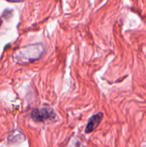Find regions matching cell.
Wrapping results in <instances>:
<instances>
[{
    "instance_id": "1",
    "label": "cell",
    "mask_w": 146,
    "mask_h": 147,
    "mask_svg": "<svg viewBox=\"0 0 146 147\" xmlns=\"http://www.w3.org/2000/svg\"><path fill=\"white\" fill-rule=\"evenodd\" d=\"M57 113L50 107H42L35 109L31 112V118L36 122L54 121Z\"/></svg>"
},
{
    "instance_id": "2",
    "label": "cell",
    "mask_w": 146,
    "mask_h": 147,
    "mask_svg": "<svg viewBox=\"0 0 146 147\" xmlns=\"http://www.w3.org/2000/svg\"><path fill=\"white\" fill-rule=\"evenodd\" d=\"M103 119V113L102 112H99V113L94 114L90 117V119L88 120L87 124L85 128V131L86 134H89L92 132L97 126L100 125L101 123L102 120Z\"/></svg>"
},
{
    "instance_id": "3",
    "label": "cell",
    "mask_w": 146,
    "mask_h": 147,
    "mask_svg": "<svg viewBox=\"0 0 146 147\" xmlns=\"http://www.w3.org/2000/svg\"><path fill=\"white\" fill-rule=\"evenodd\" d=\"M68 147H85L82 143L80 141V139L77 138H74L72 139Z\"/></svg>"
},
{
    "instance_id": "4",
    "label": "cell",
    "mask_w": 146,
    "mask_h": 147,
    "mask_svg": "<svg viewBox=\"0 0 146 147\" xmlns=\"http://www.w3.org/2000/svg\"><path fill=\"white\" fill-rule=\"evenodd\" d=\"M1 23H2V20H1V19L0 18V27H1Z\"/></svg>"
}]
</instances>
